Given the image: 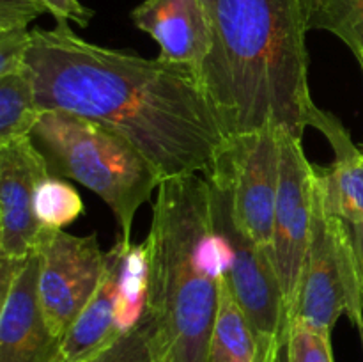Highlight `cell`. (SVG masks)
<instances>
[{"mask_svg": "<svg viewBox=\"0 0 363 362\" xmlns=\"http://www.w3.org/2000/svg\"><path fill=\"white\" fill-rule=\"evenodd\" d=\"M41 114L28 66L23 71L0 77V146L32 137Z\"/></svg>", "mask_w": 363, "mask_h": 362, "instance_id": "16", "label": "cell"}, {"mask_svg": "<svg viewBox=\"0 0 363 362\" xmlns=\"http://www.w3.org/2000/svg\"><path fill=\"white\" fill-rule=\"evenodd\" d=\"M360 66H362V71H363V60L360 62Z\"/></svg>", "mask_w": 363, "mask_h": 362, "instance_id": "28", "label": "cell"}, {"mask_svg": "<svg viewBox=\"0 0 363 362\" xmlns=\"http://www.w3.org/2000/svg\"><path fill=\"white\" fill-rule=\"evenodd\" d=\"M50 174L32 137L0 146V259L23 261L38 252L45 227L35 216L34 197Z\"/></svg>", "mask_w": 363, "mask_h": 362, "instance_id": "11", "label": "cell"}, {"mask_svg": "<svg viewBox=\"0 0 363 362\" xmlns=\"http://www.w3.org/2000/svg\"><path fill=\"white\" fill-rule=\"evenodd\" d=\"M128 245L119 240L106 252L99 287L62 337V362L92 361L123 336L117 327V291Z\"/></svg>", "mask_w": 363, "mask_h": 362, "instance_id": "13", "label": "cell"}, {"mask_svg": "<svg viewBox=\"0 0 363 362\" xmlns=\"http://www.w3.org/2000/svg\"><path fill=\"white\" fill-rule=\"evenodd\" d=\"M287 362H335L332 337L293 322L286 344Z\"/></svg>", "mask_w": 363, "mask_h": 362, "instance_id": "21", "label": "cell"}, {"mask_svg": "<svg viewBox=\"0 0 363 362\" xmlns=\"http://www.w3.org/2000/svg\"><path fill=\"white\" fill-rule=\"evenodd\" d=\"M311 126L318 128L335 153L332 167L319 172V192L326 212L347 224H363V148L333 114L318 109Z\"/></svg>", "mask_w": 363, "mask_h": 362, "instance_id": "14", "label": "cell"}, {"mask_svg": "<svg viewBox=\"0 0 363 362\" xmlns=\"http://www.w3.org/2000/svg\"><path fill=\"white\" fill-rule=\"evenodd\" d=\"M38 256L43 312L50 329L64 337L99 287L106 252L94 234L74 236L66 231L45 229Z\"/></svg>", "mask_w": 363, "mask_h": 362, "instance_id": "9", "label": "cell"}, {"mask_svg": "<svg viewBox=\"0 0 363 362\" xmlns=\"http://www.w3.org/2000/svg\"><path fill=\"white\" fill-rule=\"evenodd\" d=\"M46 13L52 14L57 21H69L80 27H87L94 13L85 7L80 0H38Z\"/></svg>", "mask_w": 363, "mask_h": 362, "instance_id": "24", "label": "cell"}, {"mask_svg": "<svg viewBox=\"0 0 363 362\" xmlns=\"http://www.w3.org/2000/svg\"><path fill=\"white\" fill-rule=\"evenodd\" d=\"M32 138L50 172L78 181L103 199L121 240L131 243L137 209L158 192L162 172L123 135L77 114L45 110Z\"/></svg>", "mask_w": 363, "mask_h": 362, "instance_id": "4", "label": "cell"}, {"mask_svg": "<svg viewBox=\"0 0 363 362\" xmlns=\"http://www.w3.org/2000/svg\"><path fill=\"white\" fill-rule=\"evenodd\" d=\"M204 177L225 192L238 229L261 247H272L280 180V131L266 128L227 137Z\"/></svg>", "mask_w": 363, "mask_h": 362, "instance_id": "7", "label": "cell"}, {"mask_svg": "<svg viewBox=\"0 0 363 362\" xmlns=\"http://www.w3.org/2000/svg\"><path fill=\"white\" fill-rule=\"evenodd\" d=\"M131 21L158 43L160 59L195 73L211 50V21L202 0H144L131 11Z\"/></svg>", "mask_w": 363, "mask_h": 362, "instance_id": "12", "label": "cell"}, {"mask_svg": "<svg viewBox=\"0 0 363 362\" xmlns=\"http://www.w3.org/2000/svg\"><path fill=\"white\" fill-rule=\"evenodd\" d=\"M32 31L0 32V77L27 70Z\"/></svg>", "mask_w": 363, "mask_h": 362, "instance_id": "22", "label": "cell"}, {"mask_svg": "<svg viewBox=\"0 0 363 362\" xmlns=\"http://www.w3.org/2000/svg\"><path fill=\"white\" fill-rule=\"evenodd\" d=\"M213 43L197 70L225 137L266 128L303 137L319 106L308 87L300 0H202Z\"/></svg>", "mask_w": 363, "mask_h": 362, "instance_id": "2", "label": "cell"}, {"mask_svg": "<svg viewBox=\"0 0 363 362\" xmlns=\"http://www.w3.org/2000/svg\"><path fill=\"white\" fill-rule=\"evenodd\" d=\"M89 362H158L155 351V329L149 314L130 332H124L113 344Z\"/></svg>", "mask_w": 363, "mask_h": 362, "instance_id": "20", "label": "cell"}, {"mask_svg": "<svg viewBox=\"0 0 363 362\" xmlns=\"http://www.w3.org/2000/svg\"><path fill=\"white\" fill-rule=\"evenodd\" d=\"M301 7H303V14H305V21H307V28L311 31V25L314 21L315 14L318 11L321 9L323 0H300Z\"/></svg>", "mask_w": 363, "mask_h": 362, "instance_id": "26", "label": "cell"}, {"mask_svg": "<svg viewBox=\"0 0 363 362\" xmlns=\"http://www.w3.org/2000/svg\"><path fill=\"white\" fill-rule=\"evenodd\" d=\"M340 316L363 322V277L347 222L326 212L315 188L311 245L301 273L293 322L332 337Z\"/></svg>", "mask_w": 363, "mask_h": 362, "instance_id": "5", "label": "cell"}, {"mask_svg": "<svg viewBox=\"0 0 363 362\" xmlns=\"http://www.w3.org/2000/svg\"><path fill=\"white\" fill-rule=\"evenodd\" d=\"M38 280V252L0 259V362H62V337L46 322Z\"/></svg>", "mask_w": 363, "mask_h": 362, "instance_id": "10", "label": "cell"}, {"mask_svg": "<svg viewBox=\"0 0 363 362\" xmlns=\"http://www.w3.org/2000/svg\"><path fill=\"white\" fill-rule=\"evenodd\" d=\"M34 209L45 229L62 231L84 213V201L73 185L50 174L35 190Z\"/></svg>", "mask_w": 363, "mask_h": 362, "instance_id": "18", "label": "cell"}, {"mask_svg": "<svg viewBox=\"0 0 363 362\" xmlns=\"http://www.w3.org/2000/svg\"><path fill=\"white\" fill-rule=\"evenodd\" d=\"M354 329L358 330V336H360V343H362V350H363V322L358 323V325L354 327Z\"/></svg>", "mask_w": 363, "mask_h": 362, "instance_id": "27", "label": "cell"}, {"mask_svg": "<svg viewBox=\"0 0 363 362\" xmlns=\"http://www.w3.org/2000/svg\"><path fill=\"white\" fill-rule=\"evenodd\" d=\"M311 31H328L363 60V0H323Z\"/></svg>", "mask_w": 363, "mask_h": 362, "instance_id": "19", "label": "cell"}, {"mask_svg": "<svg viewBox=\"0 0 363 362\" xmlns=\"http://www.w3.org/2000/svg\"><path fill=\"white\" fill-rule=\"evenodd\" d=\"M149 298V247L147 241L128 245L117 291V327L130 332L144 319Z\"/></svg>", "mask_w": 363, "mask_h": 362, "instance_id": "17", "label": "cell"}, {"mask_svg": "<svg viewBox=\"0 0 363 362\" xmlns=\"http://www.w3.org/2000/svg\"><path fill=\"white\" fill-rule=\"evenodd\" d=\"M208 362H259L254 330L234 298L225 275L220 277V304Z\"/></svg>", "mask_w": 363, "mask_h": 362, "instance_id": "15", "label": "cell"}, {"mask_svg": "<svg viewBox=\"0 0 363 362\" xmlns=\"http://www.w3.org/2000/svg\"><path fill=\"white\" fill-rule=\"evenodd\" d=\"M351 229V236H353L354 252H357L358 265H360L362 277H363V224H347Z\"/></svg>", "mask_w": 363, "mask_h": 362, "instance_id": "25", "label": "cell"}, {"mask_svg": "<svg viewBox=\"0 0 363 362\" xmlns=\"http://www.w3.org/2000/svg\"><path fill=\"white\" fill-rule=\"evenodd\" d=\"M46 9L38 0H0V32L28 31V23Z\"/></svg>", "mask_w": 363, "mask_h": 362, "instance_id": "23", "label": "cell"}, {"mask_svg": "<svg viewBox=\"0 0 363 362\" xmlns=\"http://www.w3.org/2000/svg\"><path fill=\"white\" fill-rule=\"evenodd\" d=\"M27 66L43 112L117 131L163 180L206 174L227 138L195 70L89 43L69 21L32 31Z\"/></svg>", "mask_w": 363, "mask_h": 362, "instance_id": "1", "label": "cell"}, {"mask_svg": "<svg viewBox=\"0 0 363 362\" xmlns=\"http://www.w3.org/2000/svg\"><path fill=\"white\" fill-rule=\"evenodd\" d=\"M209 187L223 275L254 330L259 362H279L287 344L291 318L272 252L238 229L225 192L213 183Z\"/></svg>", "mask_w": 363, "mask_h": 362, "instance_id": "6", "label": "cell"}, {"mask_svg": "<svg viewBox=\"0 0 363 362\" xmlns=\"http://www.w3.org/2000/svg\"><path fill=\"white\" fill-rule=\"evenodd\" d=\"M145 241L156 361L208 362L223 273L209 181L201 174L163 180Z\"/></svg>", "mask_w": 363, "mask_h": 362, "instance_id": "3", "label": "cell"}, {"mask_svg": "<svg viewBox=\"0 0 363 362\" xmlns=\"http://www.w3.org/2000/svg\"><path fill=\"white\" fill-rule=\"evenodd\" d=\"M318 170L301 148V138L280 131V180L273 220V265L293 323L301 273L311 245Z\"/></svg>", "mask_w": 363, "mask_h": 362, "instance_id": "8", "label": "cell"}]
</instances>
